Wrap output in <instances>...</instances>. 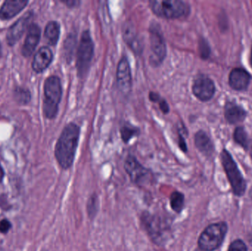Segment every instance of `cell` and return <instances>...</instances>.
I'll use <instances>...</instances> for the list:
<instances>
[{
  "label": "cell",
  "mask_w": 252,
  "mask_h": 251,
  "mask_svg": "<svg viewBox=\"0 0 252 251\" xmlns=\"http://www.w3.org/2000/svg\"><path fill=\"white\" fill-rule=\"evenodd\" d=\"M79 138L80 128L76 124H68L62 131L55 148V156L62 169H69L73 165Z\"/></svg>",
  "instance_id": "1"
},
{
  "label": "cell",
  "mask_w": 252,
  "mask_h": 251,
  "mask_svg": "<svg viewBox=\"0 0 252 251\" xmlns=\"http://www.w3.org/2000/svg\"><path fill=\"white\" fill-rule=\"evenodd\" d=\"M140 223L151 241L157 246H164L171 237L170 223L160 215L145 211L141 214Z\"/></svg>",
  "instance_id": "2"
},
{
  "label": "cell",
  "mask_w": 252,
  "mask_h": 251,
  "mask_svg": "<svg viewBox=\"0 0 252 251\" xmlns=\"http://www.w3.org/2000/svg\"><path fill=\"white\" fill-rule=\"evenodd\" d=\"M44 92L43 110L44 116L47 119H54L57 115L59 105L62 97L60 79L56 76L49 77L44 83Z\"/></svg>",
  "instance_id": "3"
},
{
  "label": "cell",
  "mask_w": 252,
  "mask_h": 251,
  "mask_svg": "<svg viewBox=\"0 0 252 251\" xmlns=\"http://www.w3.org/2000/svg\"><path fill=\"white\" fill-rule=\"evenodd\" d=\"M149 5L154 14L163 19H180L190 11L189 4L180 0H151Z\"/></svg>",
  "instance_id": "4"
},
{
  "label": "cell",
  "mask_w": 252,
  "mask_h": 251,
  "mask_svg": "<svg viewBox=\"0 0 252 251\" xmlns=\"http://www.w3.org/2000/svg\"><path fill=\"white\" fill-rule=\"evenodd\" d=\"M220 159L234 194L238 197L244 195L247 190V183L232 155L227 150L223 149L220 153Z\"/></svg>",
  "instance_id": "5"
},
{
  "label": "cell",
  "mask_w": 252,
  "mask_h": 251,
  "mask_svg": "<svg viewBox=\"0 0 252 251\" xmlns=\"http://www.w3.org/2000/svg\"><path fill=\"white\" fill-rule=\"evenodd\" d=\"M227 230L226 223L211 224L200 235L198 240V247L202 251H216L223 243Z\"/></svg>",
  "instance_id": "6"
},
{
  "label": "cell",
  "mask_w": 252,
  "mask_h": 251,
  "mask_svg": "<svg viewBox=\"0 0 252 251\" xmlns=\"http://www.w3.org/2000/svg\"><path fill=\"white\" fill-rule=\"evenodd\" d=\"M94 42L90 31H84L77 53L76 66L80 77L84 76L90 69L94 56Z\"/></svg>",
  "instance_id": "7"
},
{
  "label": "cell",
  "mask_w": 252,
  "mask_h": 251,
  "mask_svg": "<svg viewBox=\"0 0 252 251\" xmlns=\"http://www.w3.org/2000/svg\"><path fill=\"white\" fill-rule=\"evenodd\" d=\"M124 168L130 181L137 187H144L150 184L152 180L153 175L151 171L131 155L126 158Z\"/></svg>",
  "instance_id": "8"
},
{
  "label": "cell",
  "mask_w": 252,
  "mask_h": 251,
  "mask_svg": "<svg viewBox=\"0 0 252 251\" xmlns=\"http://www.w3.org/2000/svg\"><path fill=\"white\" fill-rule=\"evenodd\" d=\"M151 52L150 61L154 66H158L162 63L167 54V47L162 32L158 25H152L150 28Z\"/></svg>",
  "instance_id": "9"
},
{
  "label": "cell",
  "mask_w": 252,
  "mask_h": 251,
  "mask_svg": "<svg viewBox=\"0 0 252 251\" xmlns=\"http://www.w3.org/2000/svg\"><path fill=\"white\" fill-rule=\"evenodd\" d=\"M192 89L196 98L202 102H207L214 96L216 85L213 80L208 77L201 75L194 81Z\"/></svg>",
  "instance_id": "10"
},
{
  "label": "cell",
  "mask_w": 252,
  "mask_h": 251,
  "mask_svg": "<svg viewBox=\"0 0 252 251\" xmlns=\"http://www.w3.org/2000/svg\"><path fill=\"white\" fill-rule=\"evenodd\" d=\"M117 84L123 94H128L131 91L132 75L128 60L126 57H122L117 69Z\"/></svg>",
  "instance_id": "11"
},
{
  "label": "cell",
  "mask_w": 252,
  "mask_h": 251,
  "mask_svg": "<svg viewBox=\"0 0 252 251\" xmlns=\"http://www.w3.org/2000/svg\"><path fill=\"white\" fill-rule=\"evenodd\" d=\"M32 13L31 12L25 13L18 19L10 28L7 33V41L9 45H14L23 35L27 28L30 27V22L32 20Z\"/></svg>",
  "instance_id": "12"
},
{
  "label": "cell",
  "mask_w": 252,
  "mask_h": 251,
  "mask_svg": "<svg viewBox=\"0 0 252 251\" xmlns=\"http://www.w3.org/2000/svg\"><path fill=\"white\" fill-rule=\"evenodd\" d=\"M251 75L244 68H235L229 75V84L232 89L244 91L248 88Z\"/></svg>",
  "instance_id": "13"
},
{
  "label": "cell",
  "mask_w": 252,
  "mask_h": 251,
  "mask_svg": "<svg viewBox=\"0 0 252 251\" xmlns=\"http://www.w3.org/2000/svg\"><path fill=\"white\" fill-rule=\"evenodd\" d=\"M247 112L235 101H228L224 106V116L231 125H236L245 120Z\"/></svg>",
  "instance_id": "14"
},
{
  "label": "cell",
  "mask_w": 252,
  "mask_h": 251,
  "mask_svg": "<svg viewBox=\"0 0 252 251\" xmlns=\"http://www.w3.org/2000/svg\"><path fill=\"white\" fill-rule=\"evenodd\" d=\"M40 37H41V29L39 26L35 24H31L22 47V54L24 56L29 57L32 54L39 42Z\"/></svg>",
  "instance_id": "15"
},
{
  "label": "cell",
  "mask_w": 252,
  "mask_h": 251,
  "mask_svg": "<svg viewBox=\"0 0 252 251\" xmlns=\"http://www.w3.org/2000/svg\"><path fill=\"white\" fill-rule=\"evenodd\" d=\"M53 58L52 50L47 47H41L34 56L32 63V69L36 72H43L50 66Z\"/></svg>",
  "instance_id": "16"
},
{
  "label": "cell",
  "mask_w": 252,
  "mask_h": 251,
  "mask_svg": "<svg viewBox=\"0 0 252 251\" xmlns=\"http://www.w3.org/2000/svg\"><path fill=\"white\" fill-rule=\"evenodd\" d=\"M28 1H5L0 8V19L3 20L11 19L25 8Z\"/></svg>",
  "instance_id": "17"
},
{
  "label": "cell",
  "mask_w": 252,
  "mask_h": 251,
  "mask_svg": "<svg viewBox=\"0 0 252 251\" xmlns=\"http://www.w3.org/2000/svg\"><path fill=\"white\" fill-rule=\"evenodd\" d=\"M195 145L201 153L206 156H211L214 152V144L207 133L199 131L195 134Z\"/></svg>",
  "instance_id": "18"
},
{
  "label": "cell",
  "mask_w": 252,
  "mask_h": 251,
  "mask_svg": "<svg viewBox=\"0 0 252 251\" xmlns=\"http://www.w3.org/2000/svg\"><path fill=\"white\" fill-rule=\"evenodd\" d=\"M123 36L124 41L130 48L138 50L137 36H136V29L132 22H126L123 27Z\"/></svg>",
  "instance_id": "19"
},
{
  "label": "cell",
  "mask_w": 252,
  "mask_h": 251,
  "mask_svg": "<svg viewBox=\"0 0 252 251\" xmlns=\"http://www.w3.org/2000/svg\"><path fill=\"white\" fill-rule=\"evenodd\" d=\"M60 25L57 22L52 21L47 24L44 30V38L50 45L57 44L60 36Z\"/></svg>",
  "instance_id": "20"
},
{
  "label": "cell",
  "mask_w": 252,
  "mask_h": 251,
  "mask_svg": "<svg viewBox=\"0 0 252 251\" xmlns=\"http://www.w3.org/2000/svg\"><path fill=\"white\" fill-rule=\"evenodd\" d=\"M185 197L183 193L179 191L173 192L170 196V206L176 214H180L185 208Z\"/></svg>",
  "instance_id": "21"
},
{
  "label": "cell",
  "mask_w": 252,
  "mask_h": 251,
  "mask_svg": "<svg viewBox=\"0 0 252 251\" xmlns=\"http://www.w3.org/2000/svg\"><path fill=\"white\" fill-rule=\"evenodd\" d=\"M100 209V200L97 194L93 193L89 197L87 203V212L89 218L93 221L97 216Z\"/></svg>",
  "instance_id": "22"
},
{
  "label": "cell",
  "mask_w": 252,
  "mask_h": 251,
  "mask_svg": "<svg viewBox=\"0 0 252 251\" xmlns=\"http://www.w3.org/2000/svg\"><path fill=\"white\" fill-rule=\"evenodd\" d=\"M234 140L237 144H239L243 148L247 150L249 146L248 134L245 128L242 126L237 127L234 131Z\"/></svg>",
  "instance_id": "23"
},
{
  "label": "cell",
  "mask_w": 252,
  "mask_h": 251,
  "mask_svg": "<svg viewBox=\"0 0 252 251\" xmlns=\"http://www.w3.org/2000/svg\"><path fill=\"white\" fill-rule=\"evenodd\" d=\"M121 134L123 141L125 143H128L132 138L139 135V129L130 124H126L121 128Z\"/></svg>",
  "instance_id": "24"
},
{
  "label": "cell",
  "mask_w": 252,
  "mask_h": 251,
  "mask_svg": "<svg viewBox=\"0 0 252 251\" xmlns=\"http://www.w3.org/2000/svg\"><path fill=\"white\" fill-rule=\"evenodd\" d=\"M149 99L151 100V101L158 103L160 109H161V111L163 113H168L169 111H170V108H169L168 104H167L165 100L161 98V97H160L157 93L150 92Z\"/></svg>",
  "instance_id": "25"
},
{
  "label": "cell",
  "mask_w": 252,
  "mask_h": 251,
  "mask_svg": "<svg viewBox=\"0 0 252 251\" xmlns=\"http://www.w3.org/2000/svg\"><path fill=\"white\" fill-rule=\"evenodd\" d=\"M198 50H199V54L201 58L204 60H207L210 57V53H211V49L207 40L204 38H201L198 44Z\"/></svg>",
  "instance_id": "26"
},
{
  "label": "cell",
  "mask_w": 252,
  "mask_h": 251,
  "mask_svg": "<svg viewBox=\"0 0 252 251\" xmlns=\"http://www.w3.org/2000/svg\"><path fill=\"white\" fill-rule=\"evenodd\" d=\"M228 251H247V248L242 240H237L232 242Z\"/></svg>",
  "instance_id": "27"
},
{
  "label": "cell",
  "mask_w": 252,
  "mask_h": 251,
  "mask_svg": "<svg viewBox=\"0 0 252 251\" xmlns=\"http://www.w3.org/2000/svg\"><path fill=\"white\" fill-rule=\"evenodd\" d=\"M11 228V224L7 220H2L0 222V232L6 234Z\"/></svg>",
  "instance_id": "28"
},
{
  "label": "cell",
  "mask_w": 252,
  "mask_h": 251,
  "mask_svg": "<svg viewBox=\"0 0 252 251\" xmlns=\"http://www.w3.org/2000/svg\"><path fill=\"white\" fill-rule=\"evenodd\" d=\"M179 147H180L181 150H182L184 153H187V152H188V146H187L185 137H183V135H182L181 132H179Z\"/></svg>",
  "instance_id": "29"
},
{
  "label": "cell",
  "mask_w": 252,
  "mask_h": 251,
  "mask_svg": "<svg viewBox=\"0 0 252 251\" xmlns=\"http://www.w3.org/2000/svg\"><path fill=\"white\" fill-rule=\"evenodd\" d=\"M63 3L66 4L68 7H78L80 4V1H65Z\"/></svg>",
  "instance_id": "30"
},
{
  "label": "cell",
  "mask_w": 252,
  "mask_h": 251,
  "mask_svg": "<svg viewBox=\"0 0 252 251\" xmlns=\"http://www.w3.org/2000/svg\"><path fill=\"white\" fill-rule=\"evenodd\" d=\"M250 61H251V65L252 67V50H251V57H250Z\"/></svg>",
  "instance_id": "31"
},
{
  "label": "cell",
  "mask_w": 252,
  "mask_h": 251,
  "mask_svg": "<svg viewBox=\"0 0 252 251\" xmlns=\"http://www.w3.org/2000/svg\"><path fill=\"white\" fill-rule=\"evenodd\" d=\"M1 45H0V56H1Z\"/></svg>",
  "instance_id": "32"
},
{
  "label": "cell",
  "mask_w": 252,
  "mask_h": 251,
  "mask_svg": "<svg viewBox=\"0 0 252 251\" xmlns=\"http://www.w3.org/2000/svg\"></svg>",
  "instance_id": "33"
}]
</instances>
